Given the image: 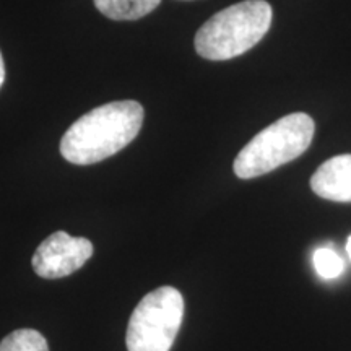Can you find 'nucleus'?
<instances>
[{"mask_svg": "<svg viewBox=\"0 0 351 351\" xmlns=\"http://www.w3.org/2000/svg\"><path fill=\"white\" fill-rule=\"evenodd\" d=\"M93 256V244L86 238H73L69 232L57 231L39 244L32 265L41 278L56 280L80 270Z\"/></svg>", "mask_w": 351, "mask_h": 351, "instance_id": "5", "label": "nucleus"}, {"mask_svg": "<svg viewBox=\"0 0 351 351\" xmlns=\"http://www.w3.org/2000/svg\"><path fill=\"white\" fill-rule=\"evenodd\" d=\"M271 16L265 0H244L215 13L195 34L197 54L207 60H230L244 54L269 33Z\"/></svg>", "mask_w": 351, "mask_h": 351, "instance_id": "2", "label": "nucleus"}, {"mask_svg": "<svg viewBox=\"0 0 351 351\" xmlns=\"http://www.w3.org/2000/svg\"><path fill=\"white\" fill-rule=\"evenodd\" d=\"M145 111L137 101H112L83 114L60 140L69 163L95 165L116 155L138 135Z\"/></svg>", "mask_w": 351, "mask_h": 351, "instance_id": "1", "label": "nucleus"}, {"mask_svg": "<svg viewBox=\"0 0 351 351\" xmlns=\"http://www.w3.org/2000/svg\"><path fill=\"white\" fill-rule=\"evenodd\" d=\"M311 189L319 197L351 204V155H339L320 165L311 178Z\"/></svg>", "mask_w": 351, "mask_h": 351, "instance_id": "6", "label": "nucleus"}, {"mask_svg": "<svg viewBox=\"0 0 351 351\" xmlns=\"http://www.w3.org/2000/svg\"><path fill=\"white\" fill-rule=\"evenodd\" d=\"M346 252H348V256L351 258V236L348 238V241H346Z\"/></svg>", "mask_w": 351, "mask_h": 351, "instance_id": "11", "label": "nucleus"}, {"mask_svg": "<svg viewBox=\"0 0 351 351\" xmlns=\"http://www.w3.org/2000/svg\"><path fill=\"white\" fill-rule=\"evenodd\" d=\"M184 317V298L173 287L148 293L130 315L125 343L129 351H169Z\"/></svg>", "mask_w": 351, "mask_h": 351, "instance_id": "4", "label": "nucleus"}, {"mask_svg": "<svg viewBox=\"0 0 351 351\" xmlns=\"http://www.w3.org/2000/svg\"><path fill=\"white\" fill-rule=\"evenodd\" d=\"M0 351H49V345L34 328H20L0 341Z\"/></svg>", "mask_w": 351, "mask_h": 351, "instance_id": "8", "label": "nucleus"}, {"mask_svg": "<svg viewBox=\"0 0 351 351\" xmlns=\"http://www.w3.org/2000/svg\"><path fill=\"white\" fill-rule=\"evenodd\" d=\"M315 124L304 112H293L265 127L234 160V174L252 179L301 156L314 138Z\"/></svg>", "mask_w": 351, "mask_h": 351, "instance_id": "3", "label": "nucleus"}, {"mask_svg": "<svg viewBox=\"0 0 351 351\" xmlns=\"http://www.w3.org/2000/svg\"><path fill=\"white\" fill-rule=\"evenodd\" d=\"M313 263L319 276L326 280L337 278L343 274L345 269L341 257L330 247H319L313 256Z\"/></svg>", "mask_w": 351, "mask_h": 351, "instance_id": "9", "label": "nucleus"}, {"mask_svg": "<svg viewBox=\"0 0 351 351\" xmlns=\"http://www.w3.org/2000/svg\"><path fill=\"white\" fill-rule=\"evenodd\" d=\"M3 82H5V64H3L2 52H0V86L3 85Z\"/></svg>", "mask_w": 351, "mask_h": 351, "instance_id": "10", "label": "nucleus"}, {"mask_svg": "<svg viewBox=\"0 0 351 351\" xmlns=\"http://www.w3.org/2000/svg\"><path fill=\"white\" fill-rule=\"evenodd\" d=\"M160 3L161 0H95V7L99 13L117 21L143 19Z\"/></svg>", "mask_w": 351, "mask_h": 351, "instance_id": "7", "label": "nucleus"}]
</instances>
